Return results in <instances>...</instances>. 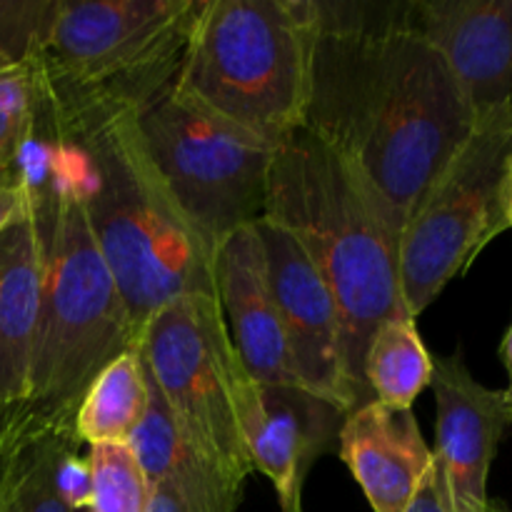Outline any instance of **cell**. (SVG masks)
Returning <instances> with one entry per match:
<instances>
[{"label": "cell", "mask_w": 512, "mask_h": 512, "mask_svg": "<svg viewBox=\"0 0 512 512\" xmlns=\"http://www.w3.org/2000/svg\"><path fill=\"white\" fill-rule=\"evenodd\" d=\"M315 5L305 128L353 160L405 225L478 118L410 3Z\"/></svg>", "instance_id": "1"}, {"label": "cell", "mask_w": 512, "mask_h": 512, "mask_svg": "<svg viewBox=\"0 0 512 512\" xmlns=\"http://www.w3.org/2000/svg\"><path fill=\"white\" fill-rule=\"evenodd\" d=\"M45 140L20 158L30 213L43 243V300L30 400L25 408L73 425L95 375L138 345L128 305L88 225L70 150L38 113Z\"/></svg>", "instance_id": "2"}, {"label": "cell", "mask_w": 512, "mask_h": 512, "mask_svg": "<svg viewBox=\"0 0 512 512\" xmlns=\"http://www.w3.org/2000/svg\"><path fill=\"white\" fill-rule=\"evenodd\" d=\"M43 88V85H40ZM40 113L70 150L93 238L140 333L170 300L210 295L213 248L180 213L143 143L135 113Z\"/></svg>", "instance_id": "3"}, {"label": "cell", "mask_w": 512, "mask_h": 512, "mask_svg": "<svg viewBox=\"0 0 512 512\" xmlns=\"http://www.w3.org/2000/svg\"><path fill=\"white\" fill-rule=\"evenodd\" d=\"M263 218L288 230L333 290L360 405L370 403L363 358L370 335L408 315L400 290L403 220L358 165L310 128L285 135L270 168Z\"/></svg>", "instance_id": "4"}, {"label": "cell", "mask_w": 512, "mask_h": 512, "mask_svg": "<svg viewBox=\"0 0 512 512\" xmlns=\"http://www.w3.org/2000/svg\"><path fill=\"white\" fill-rule=\"evenodd\" d=\"M315 0H200L175 90L278 145L305 128Z\"/></svg>", "instance_id": "5"}, {"label": "cell", "mask_w": 512, "mask_h": 512, "mask_svg": "<svg viewBox=\"0 0 512 512\" xmlns=\"http://www.w3.org/2000/svg\"><path fill=\"white\" fill-rule=\"evenodd\" d=\"M200 0H53L35 53L55 113H135L175 83Z\"/></svg>", "instance_id": "6"}, {"label": "cell", "mask_w": 512, "mask_h": 512, "mask_svg": "<svg viewBox=\"0 0 512 512\" xmlns=\"http://www.w3.org/2000/svg\"><path fill=\"white\" fill-rule=\"evenodd\" d=\"M135 123L180 213L210 248L263 218L278 145L210 113L175 85Z\"/></svg>", "instance_id": "7"}, {"label": "cell", "mask_w": 512, "mask_h": 512, "mask_svg": "<svg viewBox=\"0 0 512 512\" xmlns=\"http://www.w3.org/2000/svg\"><path fill=\"white\" fill-rule=\"evenodd\" d=\"M153 388L185 438L240 483L255 473L238 425L235 390L243 373L218 298L185 295L155 310L138 333Z\"/></svg>", "instance_id": "8"}, {"label": "cell", "mask_w": 512, "mask_h": 512, "mask_svg": "<svg viewBox=\"0 0 512 512\" xmlns=\"http://www.w3.org/2000/svg\"><path fill=\"white\" fill-rule=\"evenodd\" d=\"M510 155L512 105L478 120L468 143L405 220L400 233V290L413 320L498 238L495 213Z\"/></svg>", "instance_id": "9"}, {"label": "cell", "mask_w": 512, "mask_h": 512, "mask_svg": "<svg viewBox=\"0 0 512 512\" xmlns=\"http://www.w3.org/2000/svg\"><path fill=\"white\" fill-rule=\"evenodd\" d=\"M295 380L343 413L360 405L345 358L343 315L303 245L273 220H255Z\"/></svg>", "instance_id": "10"}, {"label": "cell", "mask_w": 512, "mask_h": 512, "mask_svg": "<svg viewBox=\"0 0 512 512\" xmlns=\"http://www.w3.org/2000/svg\"><path fill=\"white\" fill-rule=\"evenodd\" d=\"M245 453L273 483L280 512H303V485L320 455L335 448L345 415L298 385H263L243 368L235 390Z\"/></svg>", "instance_id": "11"}, {"label": "cell", "mask_w": 512, "mask_h": 512, "mask_svg": "<svg viewBox=\"0 0 512 512\" xmlns=\"http://www.w3.org/2000/svg\"><path fill=\"white\" fill-rule=\"evenodd\" d=\"M438 443L435 463L450 512H488V480L500 443L512 428L508 390L485 388L473 378L463 353L433 355Z\"/></svg>", "instance_id": "12"}, {"label": "cell", "mask_w": 512, "mask_h": 512, "mask_svg": "<svg viewBox=\"0 0 512 512\" xmlns=\"http://www.w3.org/2000/svg\"><path fill=\"white\" fill-rule=\"evenodd\" d=\"M475 118L512 105V0H410Z\"/></svg>", "instance_id": "13"}, {"label": "cell", "mask_w": 512, "mask_h": 512, "mask_svg": "<svg viewBox=\"0 0 512 512\" xmlns=\"http://www.w3.org/2000/svg\"><path fill=\"white\" fill-rule=\"evenodd\" d=\"M213 283L230 343L243 368L263 385H298L255 223L218 240Z\"/></svg>", "instance_id": "14"}, {"label": "cell", "mask_w": 512, "mask_h": 512, "mask_svg": "<svg viewBox=\"0 0 512 512\" xmlns=\"http://www.w3.org/2000/svg\"><path fill=\"white\" fill-rule=\"evenodd\" d=\"M338 453L373 512L408 510L435 465L413 410L388 408L378 400L345 415Z\"/></svg>", "instance_id": "15"}, {"label": "cell", "mask_w": 512, "mask_h": 512, "mask_svg": "<svg viewBox=\"0 0 512 512\" xmlns=\"http://www.w3.org/2000/svg\"><path fill=\"white\" fill-rule=\"evenodd\" d=\"M43 300V243L33 213L0 233V410L28 405Z\"/></svg>", "instance_id": "16"}, {"label": "cell", "mask_w": 512, "mask_h": 512, "mask_svg": "<svg viewBox=\"0 0 512 512\" xmlns=\"http://www.w3.org/2000/svg\"><path fill=\"white\" fill-rule=\"evenodd\" d=\"M148 388V413L128 445L150 488H168L190 512H238L245 483L195 448L150 380Z\"/></svg>", "instance_id": "17"}, {"label": "cell", "mask_w": 512, "mask_h": 512, "mask_svg": "<svg viewBox=\"0 0 512 512\" xmlns=\"http://www.w3.org/2000/svg\"><path fill=\"white\" fill-rule=\"evenodd\" d=\"M150 388L138 348L105 365L88 385L73 415V433L83 445L128 443L148 413Z\"/></svg>", "instance_id": "18"}, {"label": "cell", "mask_w": 512, "mask_h": 512, "mask_svg": "<svg viewBox=\"0 0 512 512\" xmlns=\"http://www.w3.org/2000/svg\"><path fill=\"white\" fill-rule=\"evenodd\" d=\"M73 425L38 418L23 405V420L0 483V512H73L55 488V458Z\"/></svg>", "instance_id": "19"}, {"label": "cell", "mask_w": 512, "mask_h": 512, "mask_svg": "<svg viewBox=\"0 0 512 512\" xmlns=\"http://www.w3.org/2000/svg\"><path fill=\"white\" fill-rule=\"evenodd\" d=\"M363 380L370 398L398 410H413L415 400L430 388L433 353L410 315H395L375 328L365 348Z\"/></svg>", "instance_id": "20"}, {"label": "cell", "mask_w": 512, "mask_h": 512, "mask_svg": "<svg viewBox=\"0 0 512 512\" xmlns=\"http://www.w3.org/2000/svg\"><path fill=\"white\" fill-rule=\"evenodd\" d=\"M40 75L33 60L0 63V170L18 165L38 123Z\"/></svg>", "instance_id": "21"}, {"label": "cell", "mask_w": 512, "mask_h": 512, "mask_svg": "<svg viewBox=\"0 0 512 512\" xmlns=\"http://www.w3.org/2000/svg\"><path fill=\"white\" fill-rule=\"evenodd\" d=\"M93 503L90 512H148L153 488L128 443L90 445Z\"/></svg>", "instance_id": "22"}, {"label": "cell", "mask_w": 512, "mask_h": 512, "mask_svg": "<svg viewBox=\"0 0 512 512\" xmlns=\"http://www.w3.org/2000/svg\"><path fill=\"white\" fill-rule=\"evenodd\" d=\"M80 440L70 435L55 458V488L70 510H90L93 503V468L88 455H80Z\"/></svg>", "instance_id": "23"}, {"label": "cell", "mask_w": 512, "mask_h": 512, "mask_svg": "<svg viewBox=\"0 0 512 512\" xmlns=\"http://www.w3.org/2000/svg\"><path fill=\"white\" fill-rule=\"evenodd\" d=\"M30 213V188L20 165L0 170V233Z\"/></svg>", "instance_id": "24"}, {"label": "cell", "mask_w": 512, "mask_h": 512, "mask_svg": "<svg viewBox=\"0 0 512 512\" xmlns=\"http://www.w3.org/2000/svg\"><path fill=\"white\" fill-rule=\"evenodd\" d=\"M405 512H450L448 498H445L443 480H440L438 463H435L433 468H430V473L425 475L423 485H420L413 503L408 505V510Z\"/></svg>", "instance_id": "25"}, {"label": "cell", "mask_w": 512, "mask_h": 512, "mask_svg": "<svg viewBox=\"0 0 512 512\" xmlns=\"http://www.w3.org/2000/svg\"><path fill=\"white\" fill-rule=\"evenodd\" d=\"M20 420H23V408L0 413V483H3V473H5V463H8L10 448H13L15 435H18L20 430Z\"/></svg>", "instance_id": "26"}, {"label": "cell", "mask_w": 512, "mask_h": 512, "mask_svg": "<svg viewBox=\"0 0 512 512\" xmlns=\"http://www.w3.org/2000/svg\"><path fill=\"white\" fill-rule=\"evenodd\" d=\"M512 228V155L510 163L505 168L503 183H500L498 193V213H495V233H505Z\"/></svg>", "instance_id": "27"}, {"label": "cell", "mask_w": 512, "mask_h": 512, "mask_svg": "<svg viewBox=\"0 0 512 512\" xmlns=\"http://www.w3.org/2000/svg\"><path fill=\"white\" fill-rule=\"evenodd\" d=\"M148 512H190L180 503V498L175 493H170L168 488H153L150 495V508Z\"/></svg>", "instance_id": "28"}, {"label": "cell", "mask_w": 512, "mask_h": 512, "mask_svg": "<svg viewBox=\"0 0 512 512\" xmlns=\"http://www.w3.org/2000/svg\"><path fill=\"white\" fill-rule=\"evenodd\" d=\"M500 358H503V365H505V370H508V395L512 398V320H510V328H508V333L503 335V345H500Z\"/></svg>", "instance_id": "29"}, {"label": "cell", "mask_w": 512, "mask_h": 512, "mask_svg": "<svg viewBox=\"0 0 512 512\" xmlns=\"http://www.w3.org/2000/svg\"><path fill=\"white\" fill-rule=\"evenodd\" d=\"M490 512H505V510L500 508V505H490Z\"/></svg>", "instance_id": "30"}, {"label": "cell", "mask_w": 512, "mask_h": 512, "mask_svg": "<svg viewBox=\"0 0 512 512\" xmlns=\"http://www.w3.org/2000/svg\"><path fill=\"white\" fill-rule=\"evenodd\" d=\"M0 413H5V410H0Z\"/></svg>", "instance_id": "31"}, {"label": "cell", "mask_w": 512, "mask_h": 512, "mask_svg": "<svg viewBox=\"0 0 512 512\" xmlns=\"http://www.w3.org/2000/svg\"><path fill=\"white\" fill-rule=\"evenodd\" d=\"M490 505H493V503H490ZM488 512H490V510H488Z\"/></svg>", "instance_id": "32"}]
</instances>
